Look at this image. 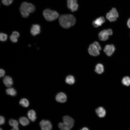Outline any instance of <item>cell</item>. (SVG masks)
Listing matches in <instances>:
<instances>
[{"label":"cell","instance_id":"ffe728a7","mask_svg":"<svg viewBox=\"0 0 130 130\" xmlns=\"http://www.w3.org/2000/svg\"><path fill=\"white\" fill-rule=\"evenodd\" d=\"M19 103L22 106L25 107H28L29 105V101L25 98L22 99L20 100Z\"/></svg>","mask_w":130,"mask_h":130},{"label":"cell","instance_id":"9a60e30c","mask_svg":"<svg viewBox=\"0 0 130 130\" xmlns=\"http://www.w3.org/2000/svg\"><path fill=\"white\" fill-rule=\"evenodd\" d=\"M27 115L29 118L32 122L34 121L36 119L35 112L33 110H29Z\"/></svg>","mask_w":130,"mask_h":130},{"label":"cell","instance_id":"4fadbf2b","mask_svg":"<svg viewBox=\"0 0 130 130\" xmlns=\"http://www.w3.org/2000/svg\"><path fill=\"white\" fill-rule=\"evenodd\" d=\"M3 81L7 87H10L13 85V82L12 78L9 76H5L3 78Z\"/></svg>","mask_w":130,"mask_h":130},{"label":"cell","instance_id":"8d00e7d4","mask_svg":"<svg viewBox=\"0 0 130 130\" xmlns=\"http://www.w3.org/2000/svg\"><path fill=\"white\" fill-rule=\"evenodd\" d=\"M0 130H3L1 128H0Z\"/></svg>","mask_w":130,"mask_h":130},{"label":"cell","instance_id":"8fae6325","mask_svg":"<svg viewBox=\"0 0 130 130\" xmlns=\"http://www.w3.org/2000/svg\"><path fill=\"white\" fill-rule=\"evenodd\" d=\"M105 21L104 18L102 16L97 18L92 22V24L95 27H98L101 26Z\"/></svg>","mask_w":130,"mask_h":130},{"label":"cell","instance_id":"1f68e13d","mask_svg":"<svg viewBox=\"0 0 130 130\" xmlns=\"http://www.w3.org/2000/svg\"><path fill=\"white\" fill-rule=\"evenodd\" d=\"M5 73V71L2 69H0V77H3Z\"/></svg>","mask_w":130,"mask_h":130},{"label":"cell","instance_id":"603a6c76","mask_svg":"<svg viewBox=\"0 0 130 130\" xmlns=\"http://www.w3.org/2000/svg\"><path fill=\"white\" fill-rule=\"evenodd\" d=\"M58 127L61 130H70L71 128L65 125L63 122H60L58 124Z\"/></svg>","mask_w":130,"mask_h":130},{"label":"cell","instance_id":"6da1fadb","mask_svg":"<svg viewBox=\"0 0 130 130\" xmlns=\"http://www.w3.org/2000/svg\"><path fill=\"white\" fill-rule=\"evenodd\" d=\"M76 20L74 16L71 14L61 15L59 19V22L61 26L65 28H68L74 25Z\"/></svg>","mask_w":130,"mask_h":130},{"label":"cell","instance_id":"cb8c5ba5","mask_svg":"<svg viewBox=\"0 0 130 130\" xmlns=\"http://www.w3.org/2000/svg\"><path fill=\"white\" fill-rule=\"evenodd\" d=\"M9 125L13 127L18 126V123L16 120L11 119L9 120Z\"/></svg>","mask_w":130,"mask_h":130},{"label":"cell","instance_id":"5b68a950","mask_svg":"<svg viewBox=\"0 0 130 130\" xmlns=\"http://www.w3.org/2000/svg\"><path fill=\"white\" fill-rule=\"evenodd\" d=\"M41 130H51L52 125L51 122L47 120H42L39 122Z\"/></svg>","mask_w":130,"mask_h":130},{"label":"cell","instance_id":"2e32d148","mask_svg":"<svg viewBox=\"0 0 130 130\" xmlns=\"http://www.w3.org/2000/svg\"><path fill=\"white\" fill-rule=\"evenodd\" d=\"M103 65L101 64H98L96 66L95 71L98 74H101L104 71Z\"/></svg>","mask_w":130,"mask_h":130},{"label":"cell","instance_id":"d590c367","mask_svg":"<svg viewBox=\"0 0 130 130\" xmlns=\"http://www.w3.org/2000/svg\"><path fill=\"white\" fill-rule=\"evenodd\" d=\"M80 130H89L86 127H84L83 128Z\"/></svg>","mask_w":130,"mask_h":130},{"label":"cell","instance_id":"5bb4252c","mask_svg":"<svg viewBox=\"0 0 130 130\" xmlns=\"http://www.w3.org/2000/svg\"><path fill=\"white\" fill-rule=\"evenodd\" d=\"M96 112L98 116L100 117H104L106 114L105 110L103 107H101L97 108L96 110Z\"/></svg>","mask_w":130,"mask_h":130},{"label":"cell","instance_id":"e575fe53","mask_svg":"<svg viewBox=\"0 0 130 130\" xmlns=\"http://www.w3.org/2000/svg\"><path fill=\"white\" fill-rule=\"evenodd\" d=\"M127 25L129 28H130V18L128 21Z\"/></svg>","mask_w":130,"mask_h":130},{"label":"cell","instance_id":"f1b7e54d","mask_svg":"<svg viewBox=\"0 0 130 130\" xmlns=\"http://www.w3.org/2000/svg\"><path fill=\"white\" fill-rule=\"evenodd\" d=\"M18 38L12 34L10 37L11 40L13 42H16L17 41Z\"/></svg>","mask_w":130,"mask_h":130},{"label":"cell","instance_id":"8992f818","mask_svg":"<svg viewBox=\"0 0 130 130\" xmlns=\"http://www.w3.org/2000/svg\"><path fill=\"white\" fill-rule=\"evenodd\" d=\"M67 6L72 12L77 11L78 7L77 0H67Z\"/></svg>","mask_w":130,"mask_h":130},{"label":"cell","instance_id":"4316f807","mask_svg":"<svg viewBox=\"0 0 130 130\" xmlns=\"http://www.w3.org/2000/svg\"><path fill=\"white\" fill-rule=\"evenodd\" d=\"M7 36L5 34L0 33V41H6L7 39Z\"/></svg>","mask_w":130,"mask_h":130},{"label":"cell","instance_id":"836d02e7","mask_svg":"<svg viewBox=\"0 0 130 130\" xmlns=\"http://www.w3.org/2000/svg\"><path fill=\"white\" fill-rule=\"evenodd\" d=\"M11 130H19V128L18 126H15L13 127V128Z\"/></svg>","mask_w":130,"mask_h":130},{"label":"cell","instance_id":"d4e9b609","mask_svg":"<svg viewBox=\"0 0 130 130\" xmlns=\"http://www.w3.org/2000/svg\"><path fill=\"white\" fill-rule=\"evenodd\" d=\"M109 12L117 18L119 16L118 13L115 8H112Z\"/></svg>","mask_w":130,"mask_h":130},{"label":"cell","instance_id":"30bf717a","mask_svg":"<svg viewBox=\"0 0 130 130\" xmlns=\"http://www.w3.org/2000/svg\"><path fill=\"white\" fill-rule=\"evenodd\" d=\"M109 35L107 30H104L99 33L98 37L101 40L106 41L108 39Z\"/></svg>","mask_w":130,"mask_h":130},{"label":"cell","instance_id":"44dd1931","mask_svg":"<svg viewBox=\"0 0 130 130\" xmlns=\"http://www.w3.org/2000/svg\"><path fill=\"white\" fill-rule=\"evenodd\" d=\"M122 83L125 86H129L130 85V78L128 76L124 77L122 80Z\"/></svg>","mask_w":130,"mask_h":130},{"label":"cell","instance_id":"ac0fdd59","mask_svg":"<svg viewBox=\"0 0 130 130\" xmlns=\"http://www.w3.org/2000/svg\"><path fill=\"white\" fill-rule=\"evenodd\" d=\"M65 82L68 84H73L75 82V78L73 76L69 75L66 78Z\"/></svg>","mask_w":130,"mask_h":130},{"label":"cell","instance_id":"7402d4cb","mask_svg":"<svg viewBox=\"0 0 130 130\" xmlns=\"http://www.w3.org/2000/svg\"><path fill=\"white\" fill-rule=\"evenodd\" d=\"M106 17L107 19L110 22L115 21L117 20V18L109 12L106 14Z\"/></svg>","mask_w":130,"mask_h":130},{"label":"cell","instance_id":"9c48e42d","mask_svg":"<svg viewBox=\"0 0 130 130\" xmlns=\"http://www.w3.org/2000/svg\"><path fill=\"white\" fill-rule=\"evenodd\" d=\"M56 100L59 102L64 103L67 100V97L66 95L63 92L58 93L56 97Z\"/></svg>","mask_w":130,"mask_h":130},{"label":"cell","instance_id":"277c9868","mask_svg":"<svg viewBox=\"0 0 130 130\" xmlns=\"http://www.w3.org/2000/svg\"><path fill=\"white\" fill-rule=\"evenodd\" d=\"M35 10V7L33 4L26 2L21 3L20 8V10H24L29 13L33 12Z\"/></svg>","mask_w":130,"mask_h":130},{"label":"cell","instance_id":"d6a6232c","mask_svg":"<svg viewBox=\"0 0 130 130\" xmlns=\"http://www.w3.org/2000/svg\"><path fill=\"white\" fill-rule=\"evenodd\" d=\"M107 30L108 32L109 35H111L112 34V31L111 29H109Z\"/></svg>","mask_w":130,"mask_h":130},{"label":"cell","instance_id":"e0dca14e","mask_svg":"<svg viewBox=\"0 0 130 130\" xmlns=\"http://www.w3.org/2000/svg\"><path fill=\"white\" fill-rule=\"evenodd\" d=\"M19 122L22 125L24 126L28 125L29 123L28 119L25 117H20L19 119Z\"/></svg>","mask_w":130,"mask_h":130},{"label":"cell","instance_id":"83f0119b","mask_svg":"<svg viewBox=\"0 0 130 130\" xmlns=\"http://www.w3.org/2000/svg\"><path fill=\"white\" fill-rule=\"evenodd\" d=\"M13 0H2V2L5 5H9L12 2Z\"/></svg>","mask_w":130,"mask_h":130},{"label":"cell","instance_id":"ba28073f","mask_svg":"<svg viewBox=\"0 0 130 130\" xmlns=\"http://www.w3.org/2000/svg\"><path fill=\"white\" fill-rule=\"evenodd\" d=\"M115 50L114 46L113 45H108L105 47L104 51L108 56H110L114 52Z\"/></svg>","mask_w":130,"mask_h":130},{"label":"cell","instance_id":"7a4b0ae2","mask_svg":"<svg viewBox=\"0 0 130 130\" xmlns=\"http://www.w3.org/2000/svg\"><path fill=\"white\" fill-rule=\"evenodd\" d=\"M43 15L45 19L48 21L54 20L59 16V14L57 11L49 9H46L43 11Z\"/></svg>","mask_w":130,"mask_h":130},{"label":"cell","instance_id":"4dcf8cb0","mask_svg":"<svg viewBox=\"0 0 130 130\" xmlns=\"http://www.w3.org/2000/svg\"><path fill=\"white\" fill-rule=\"evenodd\" d=\"M12 34L17 38H18L19 36V34L18 32L17 31H14L12 33Z\"/></svg>","mask_w":130,"mask_h":130},{"label":"cell","instance_id":"484cf974","mask_svg":"<svg viewBox=\"0 0 130 130\" xmlns=\"http://www.w3.org/2000/svg\"><path fill=\"white\" fill-rule=\"evenodd\" d=\"M20 12L22 16L24 18L27 17L29 15V13L26 11L20 10Z\"/></svg>","mask_w":130,"mask_h":130},{"label":"cell","instance_id":"d6986e66","mask_svg":"<svg viewBox=\"0 0 130 130\" xmlns=\"http://www.w3.org/2000/svg\"><path fill=\"white\" fill-rule=\"evenodd\" d=\"M6 92L7 94L12 96H15L16 94V91L13 88H9L7 89Z\"/></svg>","mask_w":130,"mask_h":130},{"label":"cell","instance_id":"f546056e","mask_svg":"<svg viewBox=\"0 0 130 130\" xmlns=\"http://www.w3.org/2000/svg\"><path fill=\"white\" fill-rule=\"evenodd\" d=\"M5 122V119L4 117L2 116L0 117V125L4 124Z\"/></svg>","mask_w":130,"mask_h":130},{"label":"cell","instance_id":"7c38bea8","mask_svg":"<svg viewBox=\"0 0 130 130\" xmlns=\"http://www.w3.org/2000/svg\"><path fill=\"white\" fill-rule=\"evenodd\" d=\"M40 32V27L37 24L32 25L31 30V32L32 35L34 36L39 34Z\"/></svg>","mask_w":130,"mask_h":130},{"label":"cell","instance_id":"3957f363","mask_svg":"<svg viewBox=\"0 0 130 130\" xmlns=\"http://www.w3.org/2000/svg\"><path fill=\"white\" fill-rule=\"evenodd\" d=\"M101 49V48L99 43L95 41L90 45L88 51L90 55L97 56L99 55L100 51Z\"/></svg>","mask_w":130,"mask_h":130},{"label":"cell","instance_id":"52a82bcc","mask_svg":"<svg viewBox=\"0 0 130 130\" xmlns=\"http://www.w3.org/2000/svg\"><path fill=\"white\" fill-rule=\"evenodd\" d=\"M63 123L66 126L71 129L73 126L74 121L71 117L68 116H65L63 118Z\"/></svg>","mask_w":130,"mask_h":130}]
</instances>
